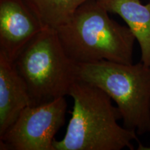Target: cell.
<instances>
[{"instance_id":"obj_9","label":"cell","mask_w":150,"mask_h":150,"mask_svg":"<svg viewBox=\"0 0 150 150\" xmlns=\"http://www.w3.org/2000/svg\"><path fill=\"white\" fill-rule=\"evenodd\" d=\"M44 28L56 29L70 20L77 9L90 0H24Z\"/></svg>"},{"instance_id":"obj_10","label":"cell","mask_w":150,"mask_h":150,"mask_svg":"<svg viewBox=\"0 0 150 150\" xmlns=\"http://www.w3.org/2000/svg\"><path fill=\"white\" fill-rule=\"evenodd\" d=\"M138 150H150V147H145V146L142 145L141 144H139V146H138Z\"/></svg>"},{"instance_id":"obj_4","label":"cell","mask_w":150,"mask_h":150,"mask_svg":"<svg viewBox=\"0 0 150 150\" xmlns=\"http://www.w3.org/2000/svg\"><path fill=\"white\" fill-rule=\"evenodd\" d=\"M13 63L27 86L31 105L68 95L78 79V64L66 54L56 30L50 28H43Z\"/></svg>"},{"instance_id":"obj_2","label":"cell","mask_w":150,"mask_h":150,"mask_svg":"<svg viewBox=\"0 0 150 150\" xmlns=\"http://www.w3.org/2000/svg\"><path fill=\"white\" fill-rule=\"evenodd\" d=\"M108 13L97 0H90L56 29L63 49L75 63L106 60L133 63L136 38L128 27L112 20Z\"/></svg>"},{"instance_id":"obj_8","label":"cell","mask_w":150,"mask_h":150,"mask_svg":"<svg viewBox=\"0 0 150 150\" xmlns=\"http://www.w3.org/2000/svg\"><path fill=\"white\" fill-rule=\"evenodd\" d=\"M108 13L123 19L139 43L141 61L150 66V2L140 0H97Z\"/></svg>"},{"instance_id":"obj_5","label":"cell","mask_w":150,"mask_h":150,"mask_svg":"<svg viewBox=\"0 0 150 150\" xmlns=\"http://www.w3.org/2000/svg\"><path fill=\"white\" fill-rule=\"evenodd\" d=\"M67 104L65 97L27 106L0 136V149L55 150V135L64 125Z\"/></svg>"},{"instance_id":"obj_1","label":"cell","mask_w":150,"mask_h":150,"mask_svg":"<svg viewBox=\"0 0 150 150\" xmlns=\"http://www.w3.org/2000/svg\"><path fill=\"white\" fill-rule=\"evenodd\" d=\"M68 95L74 101L66 134L54 141L55 150L134 149L136 131L122 127V116L112 99L96 86L77 79Z\"/></svg>"},{"instance_id":"obj_11","label":"cell","mask_w":150,"mask_h":150,"mask_svg":"<svg viewBox=\"0 0 150 150\" xmlns=\"http://www.w3.org/2000/svg\"><path fill=\"white\" fill-rule=\"evenodd\" d=\"M149 2H150V0H149Z\"/></svg>"},{"instance_id":"obj_6","label":"cell","mask_w":150,"mask_h":150,"mask_svg":"<svg viewBox=\"0 0 150 150\" xmlns=\"http://www.w3.org/2000/svg\"><path fill=\"white\" fill-rule=\"evenodd\" d=\"M43 28L24 0H0V52L11 61Z\"/></svg>"},{"instance_id":"obj_3","label":"cell","mask_w":150,"mask_h":150,"mask_svg":"<svg viewBox=\"0 0 150 150\" xmlns=\"http://www.w3.org/2000/svg\"><path fill=\"white\" fill-rule=\"evenodd\" d=\"M77 78L96 86L117 104L123 126L150 132V66L102 60L77 65Z\"/></svg>"},{"instance_id":"obj_7","label":"cell","mask_w":150,"mask_h":150,"mask_svg":"<svg viewBox=\"0 0 150 150\" xmlns=\"http://www.w3.org/2000/svg\"><path fill=\"white\" fill-rule=\"evenodd\" d=\"M31 105L28 88L13 61L0 52V136Z\"/></svg>"}]
</instances>
